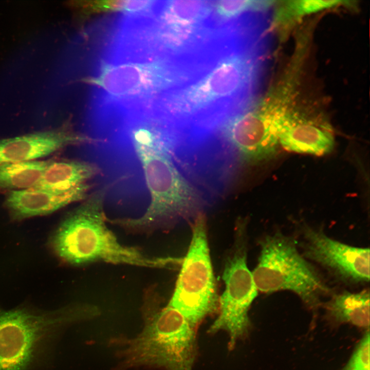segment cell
Listing matches in <instances>:
<instances>
[{"mask_svg": "<svg viewBox=\"0 0 370 370\" xmlns=\"http://www.w3.org/2000/svg\"><path fill=\"white\" fill-rule=\"evenodd\" d=\"M194 78L189 65L155 55L141 39L112 36L93 73L83 80L92 88L91 120L101 129L114 130Z\"/></svg>", "mask_w": 370, "mask_h": 370, "instance_id": "6da1fadb", "label": "cell"}, {"mask_svg": "<svg viewBox=\"0 0 370 370\" xmlns=\"http://www.w3.org/2000/svg\"><path fill=\"white\" fill-rule=\"evenodd\" d=\"M267 47L259 43L225 57L197 79L162 94L153 113L181 136L208 133L261 98Z\"/></svg>", "mask_w": 370, "mask_h": 370, "instance_id": "7a4b0ae2", "label": "cell"}, {"mask_svg": "<svg viewBox=\"0 0 370 370\" xmlns=\"http://www.w3.org/2000/svg\"><path fill=\"white\" fill-rule=\"evenodd\" d=\"M212 1H158L143 17L144 34L154 52L174 61L209 63L220 60L234 41L229 28L212 15Z\"/></svg>", "mask_w": 370, "mask_h": 370, "instance_id": "3957f363", "label": "cell"}, {"mask_svg": "<svg viewBox=\"0 0 370 370\" xmlns=\"http://www.w3.org/2000/svg\"><path fill=\"white\" fill-rule=\"evenodd\" d=\"M143 170L151 202L140 218L120 221L145 228H172L202 214L205 200L197 188L177 168L170 147L153 132L139 129L128 138Z\"/></svg>", "mask_w": 370, "mask_h": 370, "instance_id": "277c9868", "label": "cell"}, {"mask_svg": "<svg viewBox=\"0 0 370 370\" xmlns=\"http://www.w3.org/2000/svg\"><path fill=\"white\" fill-rule=\"evenodd\" d=\"M106 190L102 189L88 196L63 219L51 238L55 254L75 266L102 261L161 268L173 263V258L150 257L118 242L106 225Z\"/></svg>", "mask_w": 370, "mask_h": 370, "instance_id": "5b68a950", "label": "cell"}, {"mask_svg": "<svg viewBox=\"0 0 370 370\" xmlns=\"http://www.w3.org/2000/svg\"><path fill=\"white\" fill-rule=\"evenodd\" d=\"M143 307V327L131 339H121L120 361L115 370L138 367L192 370L197 355L196 328L177 309L160 307L147 298Z\"/></svg>", "mask_w": 370, "mask_h": 370, "instance_id": "8992f818", "label": "cell"}, {"mask_svg": "<svg viewBox=\"0 0 370 370\" xmlns=\"http://www.w3.org/2000/svg\"><path fill=\"white\" fill-rule=\"evenodd\" d=\"M99 313L98 307L87 304L52 311L0 308V370H28L44 346L62 329Z\"/></svg>", "mask_w": 370, "mask_h": 370, "instance_id": "52a82bcc", "label": "cell"}, {"mask_svg": "<svg viewBox=\"0 0 370 370\" xmlns=\"http://www.w3.org/2000/svg\"><path fill=\"white\" fill-rule=\"evenodd\" d=\"M285 110L279 98H261L214 128L211 145L226 163L232 159L243 164L266 159L279 144V130Z\"/></svg>", "mask_w": 370, "mask_h": 370, "instance_id": "ba28073f", "label": "cell"}, {"mask_svg": "<svg viewBox=\"0 0 370 370\" xmlns=\"http://www.w3.org/2000/svg\"><path fill=\"white\" fill-rule=\"evenodd\" d=\"M260 245L258 263L252 272L258 291L293 292L312 310L321 304L322 298L334 292L320 273L300 254L294 239L278 231L266 236Z\"/></svg>", "mask_w": 370, "mask_h": 370, "instance_id": "9c48e42d", "label": "cell"}, {"mask_svg": "<svg viewBox=\"0 0 370 370\" xmlns=\"http://www.w3.org/2000/svg\"><path fill=\"white\" fill-rule=\"evenodd\" d=\"M218 302L205 217L201 214L193 221L191 241L168 305L196 328L206 317L216 311Z\"/></svg>", "mask_w": 370, "mask_h": 370, "instance_id": "30bf717a", "label": "cell"}, {"mask_svg": "<svg viewBox=\"0 0 370 370\" xmlns=\"http://www.w3.org/2000/svg\"><path fill=\"white\" fill-rule=\"evenodd\" d=\"M241 238L237 239L236 247L225 264L223 274L225 288L219 299V315L209 331H226L231 346L248 333L250 327L248 310L258 292L247 266L243 237Z\"/></svg>", "mask_w": 370, "mask_h": 370, "instance_id": "8fae6325", "label": "cell"}, {"mask_svg": "<svg viewBox=\"0 0 370 370\" xmlns=\"http://www.w3.org/2000/svg\"><path fill=\"white\" fill-rule=\"evenodd\" d=\"M303 256L320 265L338 280L361 284L369 281V248L354 247L333 239L321 229L300 226Z\"/></svg>", "mask_w": 370, "mask_h": 370, "instance_id": "7c38bea8", "label": "cell"}, {"mask_svg": "<svg viewBox=\"0 0 370 370\" xmlns=\"http://www.w3.org/2000/svg\"><path fill=\"white\" fill-rule=\"evenodd\" d=\"M290 102L281 123L279 144L286 151L321 156L334 146L333 130L323 115L292 106Z\"/></svg>", "mask_w": 370, "mask_h": 370, "instance_id": "4fadbf2b", "label": "cell"}, {"mask_svg": "<svg viewBox=\"0 0 370 370\" xmlns=\"http://www.w3.org/2000/svg\"><path fill=\"white\" fill-rule=\"evenodd\" d=\"M97 140L68 125L0 139V164L38 160L70 146L95 144Z\"/></svg>", "mask_w": 370, "mask_h": 370, "instance_id": "5bb4252c", "label": "cell"}, {"mask_svg": "<svg viewBox=\"0 0 370 370\" xmlns=\"http://www.w3.org/2000/svg\"><path fill=\"white\" fill-rule=\"evenodd\" d=\"M90 186L86 183L70 190L55 192L36 189L9 191L4 201L10 217L22 220L51 214L88 196Z\"/></svg>", "mask_w": 370, "mask_h": 370, "instance_id": "9a60e30c", "label": "cell"}, {"mask_svg": "<svg viewBox=\"0 0 370 370\" xmlns=\"http://www.w3.org/2000/svg\"><path fill=\"white\" fill-rule=\"evenodd\" d=\"M99 172L98 166L87 162L50 160L40 180L32 188L55 192L66 191L88 183V181Z\"/></svg>", "mask_w": 370, "mask_h": 370, "instance_id": "2e32d148", "label": "cell"}, {"mask_svg": "<svg viewBox=\"0 0 370 370\" xmlns=\"http://www.w3.org/2000/svg\"><path fill=\"white\" fill-rule=\"evenodd\" d=\"M324 307L327 316L336 323H349L369 329V289L357 292H334Z\"/></svg>", "mask_w": 370, "mask_h": 370, "instance_id": "e0dca14e", "label": "cell"}, {"mask_svg": "<svg viewBox=\"0 0 370 370\" xmlns=\"http://www.w3.org/2000/svg\"><path fill=\"white\" fill-rule=\"evenodd\" d=\"M49 160L0 164V190H22L34 187L40 180Z\"/></svg>", "mask_w": 370, "mask_h": 370, "instance_id": "ac0fdd59", "label": "cell"}, {"mask_svg": "<svg viewBox=\"0 0 370 370\" xmlns=\"http://www.w3.org/2000/svg\"><path fill=\"white\" fill-rule=\"evenodd\" d=\"M273 1L263 0L212 1V15L220 24H225L247 13L268 9Z\"/></svg>", "mask_w": 370, "mask_h": 370, "instance_id": "d6986e66", "label": "cell"}, {"mask_svg": "<svg viewBox=\"0 0 370 370\" xmlns=\"http://www.w3.org/2000/svg\"><path fill=\"white\" fill-rule=\"evenodd\" d=\"M345 1H290L282 6L279 13L282 19L291 16H301L338 6Z\"/></svg>", "mask_w": 370, "mask_h": 370, "instance_id": "ffe728a7", "label": "cell"}, {"mask_svg": "<svg viewBox=\"0 0 370 370\" xmlns=\"http://www.w3.org/2000/svg\"><path fill=\"white\" fill-rule=\"evenodd\" d=\"M369 338L367 329L342 370H369Z\"/></svg>", "mask_w": 370, "mask_h": 370, "instance_id": "44dd1931", "label": "cell"}]
</instances>
